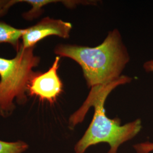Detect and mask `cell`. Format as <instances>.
<instances>
[{"label":"cell","instance_id":"6da1fadb","mask_svg":"<svg viewBox=\"0 0 153 153\" xmlns=\"http://www.w3.org/2000/svg\"><path fill=\"white\" fill-rule=\"evenodd\" d=\"M54 52L57 56L69 58L80 65L91 90L132 79L121 75L130 56L117 29L109 32L103 43L97 47L60 44L55 47Z\"/></svg>","mask_w":153,"mask_h":153},{"label":"cell","instance_id":"7a4b0ae2","mask_svg":"<svg viewBox=\"0 0 153 153\" xmlns=\"http://www.w3.org/2000/svg\"><path fill=\"white\" fill-rule=\"evenodd\" d=\"M129 83L121 81L108 85L94 92H90L82 107L69 118V126L73 129L83 120L90 107H94V114L88 129L75 146L76 153H84L90 146L107 142L110 146L108 153H116L122 143L135 137L142 129L140 119L121 125L120 119H109L106 115L104 104L110 93L117 86Z\"/></svg>","mask_w":153,"mask_h":153},{"label":"cell","instance_id":"3957f363","mask_svg":"<svg viewBox=\"0 0 153 153\" xmlns=\"http://www.w3.org/2000/svg\"><path fill=\"white\" fill-rule=\"evenodd\" d=\"M34 47L25 48L20 45L12 59L0 57V115H11L16 108L14 100L19 104L27 101L28 85L36 71L40 58L33 53Z\"/></svg>","mask_w":153,"mask_h":153},{"label":"cell","instance_id":"277c9868","mask_svg":"<svg viewBox=\"0 0 153 153\" xmlns=\"http://www.w3.org/2000/svg\"><path fill=\"white\" fill-rule=\"evenodd\" d=\"M60 57L57 56L51 67L45 73L36 72L28 85V93L42 100L55 102L62 91L63 85L57 74Z\"/></svg>","mask_w":153,"mask_h":153},{"label":"cell","instance_id":"5b68a950","mask_svg":"<svg viewBox=\"0 0 153 153\" xmlns=\"http://www.w3.org/2000/svg\"><path fill=\"white\" fill-rule=\"evenodd\" d=\"M71 29L72 25L69 22L45 17L35 25L25 29L22 38V46L25 48L34 47L39 42L52 35L68 39Z\"/></svg>","mask_w":153,"mask_h":153},{"label":"cell","instance_id":"8992f818","mask_svg":"<svg viewBox=\"0 0 153 153\" xmlns=\"http://www.w3.org/2000/svg\"><path fill=\"white\" fill-rule=\"evenodd\" d=\"M25 33V29H19L5 22L0 21V44L7 43L17 51L20 45V39Z\"/></svg>","mask_w":153,"mask_h":153},{"label":"cell","instance_id":"52a82bcc","mask_svg":"<svg viewBox=\"0 0 153 153\" xmlns=\"http://www.w3.org/2000/svg\"><path fill=\"white\" fill-rule=\"evenodd\" d=\"M61 1L55 0H19V2H26L32 6L31 9L22 14V17L27 21L38 18L43 13V7L49 4L56 3Z\"/></svg>","mask_w":153,"mask_h":153},{"label":"cell","instance_id":"ba28073f","mask_svg":"<svg viewBox=\"0 0 153 153\" xmlns=\"http://www.w3.org/2000/svg\"><path fill=\"white\" fill-rule=\"evenodd\" d=\"M27 148V143L21 141L7 142L0 140V153H22Z\"/></svg>","mask_w":153,"mask_h":153},{"label":"cell","instance_id":"9c48e42d","mask_svg":"<svg viewBox=\"0 0 153 153\" xmlns=\"http://www.w3.org/2000/svg\"><path fill=\"white\" fill-rule=\"evenodd\" d=\"M19 2V0H0V16L5 15L11 6Z\"/></svg>","mask_w":153,"mask_h":153},{"label":"cell","instance_id":"30bf717a","mask_svg":"<svg viewBox=\"0 0 153 153\" xmlns=\"http://www.w3.org/2000/svg\"><path fill=\"white\" fill-rule=\"evenodd\" d=\"M133 147L137 153H149L153 151V143L143 142L136 144Z\"/></svg>","mask_w":153,"mask_h":153},{"label":"cell","instance_id":"8fae6325","mask_svg":"<svg viewBox=\"0 0 153 153\" xmlns=\"http://www.w3.org/2000/svg\"><path fill=\"white\" fill-rule=\"evenodd\" d=\"M144 70L147 72H153V60L146 61L143 65Z\"/></svg>","mask_w":153,"mask_h":153}]
</instances>
